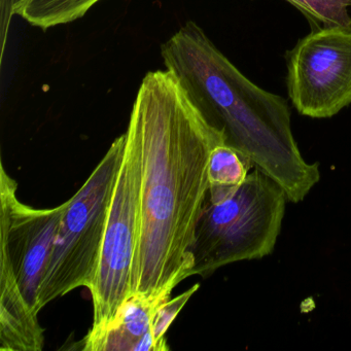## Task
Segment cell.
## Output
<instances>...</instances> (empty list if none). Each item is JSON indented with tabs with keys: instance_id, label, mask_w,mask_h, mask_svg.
Segmentation results:
<instances>
[{
	"instance_id": "cell-6",
	"label": "cell",
	"mask_w": 351,
	"mask_h": 351,
	"mask_svg": "<svg viewBox=\"0 0 351 351\" xmlns=\"http://www.w3.org/2000/svg\"><path fill=\"white\" fill-rule=\"evenodd\" d=\"M287 93L297 112L328 119L351 104V28L320 27L289 53Z\"/></svg>"
},
{
	"instance_id": "cell-8",
	"label": "cell",
	"mask_w": 351,
	"mask_h": 351,
	"mask_svg": "<svg viewBox=\"0 0 351 351\" xmlns=\"http://www.w3.org/2000/svg\"><path fill=\"white\" fill-rule=\"evenodd\" d=\"M169 299L133 293L101 332L84 338L86 351H163L153 335L158 308Z\"/></svg>"
},
{
	"instance_id": "cell-4",
	"label": "cell",
	"mask_w": 351,
	"mask_h": 351,
	"mask_svg": "<svg viewBox=\"0 0 351 351\" xmlns=\"http://www.w3.org/2000/svg\"><path fill=\"white\" fill-rule=\"evenodd\" d=\"M126 147V133L108 149L77 194L67 201L38 291V309L95 279L108 211Z\"/></svg>"
},
{
	"instance_id": "cell-7",
	"label": "cell",
	"mask_w": 351,
	"mask_h": 351,
	"mask_svg": "<svg viewBox=\"0 0 351 351\" xmlns=\"http://www.w3.org/2000/svg\"><path fill=\"white\" fill-rule=\"evenodd\" d=\"M18 184L0 166V246L9 254L20 289L30 307L40 313L38 291L54 247L66 203L38 209L17 196Z\"/></svg>"
},
{
	"instance_id": "cell-12",
	"label": "cell",
	"mask_w": 351,
	"mask_h": 351,
	"mask_svg": "<svg viewBox=\"0 0 351 351\" xmlns=\"http://www.w3.org/2000/svg\"><path fill=\"white\" fill-rule=\"evenodd\" d=\"M308 19L324 27L351 28V0H287Z\"/></svg>"
},
{
	"instance_id": "cell-10",
	"label": "cell",
	"mask_w": 351,
	"mask_h": 351,
	"mask_svg": "<svg viewBox=\"0 0 351 351\" xmlns=\"http://www.w3.org/2000/svg\"><path fill=\"white\" fill-rule=\"evenodd\" d=\"M254 167L252 160L234 147L226 143L215 147L209 160L207 200L217 203L231 196Z\"/></svg>"
},
{
	"instance_id": "cell-9",
	"label": "cell",
	"mask_w": 351,
	"mask_h": 351,
	"mask_svg": "<svg viewBox=\"0 0 351 351\" xmlns=\"http://www.w3.org/2000/svg\"><path fill=\"white\" fill-rule=\"evenodd\" d=\"M18 285L9 254L0 246V350L40 351L44 330Z\"/></svg>"
},
{
	"instance_id": "cell-3",
	"label": "cell",
	"mask_w": 351,
	"mask_h": 351,
	"mask_svg": "<svg viewBox=\"0 0 351 351\" xmlns=\"http://www.w3.org/2000/svg\"><path fill=\"white\" fill-rule=\"evenodd\" d=\"M285 190L254 166L243 184L219 202L206 200L197 223L191 276L272 254L285 213Z\"/></svg>"
},
{
	"instance_id": "cell-13",
	"label": "cell",
	"mask_w": 351,
	"mask_h": 351,
	"mask_svg": "<svg viewBox=\"0 0 351 351\" xmlns=\"http://www.w3.org/2000/svg\"><path fill=\"white\" fill-rule=\"evenodd\" d=\"M199 289L198 285H195L188 291H184L182 295H178L173 300H167L162 303L157 309L153 322V335L155 337L158 344L161 346L162 350H168L169 347L166 340V332L171 326L176 316L180 313V310L184 307L186 302L194 295L195 291Z\"/></svg>"
},
{
	"instance_id": "cell-11",
	"label": "cell",
	"mask_w": 351,
	"mask_h": 351,
	"mask_svg": "<svg viewBox=\"0 0 351 351\" xmlns=\"http://www.w3.org/2000/svg\"><path fill=\"white\" fill-rule=\"evenodd\" d=\"M101 0H19L15 15L43 30L73 23Z\"/></svg>"
},
{
	"instance_id": "cell-5",
	"label": "cell",
	"mask_w": 351,
	"mask_h": 351,
	"mask_svg": "<svg viewBox=\"0 0 351 351\" xmlns=\"http://www.w3.org/2000/svg\"><path fill=\"white\" fill-rule=\"evenodd\" d=\"M126 147L114 186L99 263L90 287L94 318L87 335L104 330L133 295L134 261L141 223V166L134 133L126 130Z\"/></svg>"
},
{
	"instance_id": "cell-2",
	"label": "cell",
	"mask_w": 351,
	"mask_h": 351,
	"mask_svg": "<svg viewBox=\"0 0 351 351\" xmlns=\"http://www.w3.org/2000/svg\"><path fill=\"white\" fill-rule=\"evenodd\" d=\"M161 56L207 122L223 133L226 145L274 180L289 202L303 201L319 182V165L302 156L287 100L250 81L195 22L163 43Z\"/></svg>"
},
{
	"instance_id": "cell-14",
	"label": "cell",
	"mask_w": 351,
	"mask_h": 351,
	"mask_svg": "<svg viewBox=\"0 0 351 351\" xmlns=\"http://www.w3.org/2000/svg\"><path fill=\"white\" fill-rule=\"evenodd\" d=\"M19 0H0V63L5 59V48L9 38L12 20L15 16V7Z\"/></svg>"
},
{
	"instance_id": "cell-1",
	"label": "cell",
	"mask_w": 351,
	"mask_h": 351,
	"mask_svg": "<svg viewBox=\"0 0 351 351\" xmlns=\"http://www.w3.org/2000/svg\"><path fill=\"white\" fill-rule=\"evenodd\" d=\"M129 128L141 156V223L133 293L170 299L191 276L197 223L208 197L211 152L225 135L207 122L173 73L149 71Z\"/></svg>"
}]
</instances>
